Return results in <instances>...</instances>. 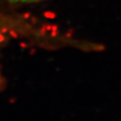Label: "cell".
Returning a JSON list of instances; mask_svg holds the SVG:
<instances>
[{"label":"cell","mask_w":121,"mask_h":121,"mask_svg":"<svg viewBox=\"0 0 121 121\" xmlns=\"http://www.w3.org/2000/svg\"><path fill=\"white\" fill-rule=\"evenodd\" d=\"M10 3H15V4H20V3H33V2H37L40 0H7Z\"/></svg>","instance_id":"obj_1"},{"label":"cell","mask_w":121,"mask_h":121,"mask_svg":"<svg viewBox=\"0 0 121 121\" xmlns=\"http://www.w3.org/2000/svg\"><path fill=\"white\" fill-rule=\"evenodd\" d=\"M7 21V19L5 18V16L0 13V23H3V22H6Z\"/></svg>","instance_id":"obj_2"}]
</instances>
